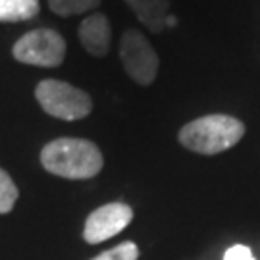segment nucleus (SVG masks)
<instances>
[{"instance_id": "f8f14e48", "label": "nucleus", "mask_w": 260, "mask_h": 260, "mask_svg": "<svg viewBox=\"0 0 260 260\" xmlns=\"http://www.w3.org/2000/svg\"><path fill=\"white\" fill-rule=\"evenodd\" d=\"M139 258V247L133 241H125L116 245L114 249L101 252L99 256H94L91 260H137Z\"/></svg>"}, {"instance_id": "f257e3e1", "label": "nucleus", "mask_w": 260, "mask_h": 260, "mask_svg": "<svg viewBox=\"0 0 260 260\" xmlns=\"http://www.w3.org/2000/svg\"><path fill=\"white\" fill-rule=\"evenodd\" d=\"M43 168L66 179H91L103 170V152L93 141L60 137L41 150Z\"/></svg>"}, {"instance_id": "20e7f679", "label": "nucleus", "mask_w": 260, "mask_h": 260, "mask_svg": "<svg viewBox=\"0 0 260 260\" xmlns=\"http://www.w3.org/2000/svg\"><path fill=\"white\" fill-rule=\"evenodd\" d=\"M12 54L21 64L56 68L66 58V41L54 29H33L14 45Z\"/></svg>"}, {"instance_id": "f03ea898", "label": "nucleus", "mask_w": 260, "mask_h": 260, "mask_svg": "<svg viewBox=\"0 0 260 260\" xmlns=\"http://www.w3.org/2000/svg\"><path fill=\"white\" fill-rule=\"evenodd\" d=\"M245 135V123L228 114H208L185 123L177 139L197 154H220L235 147Z\"/></svg>"}, {"instance_id": "9d476101", "label": "nucleus", "mask_w": 260, "mask_h": 260, "mask_svg": "<svg viewBox=\"0 0 260 260\" xmlns=\"http://www.w3.org/2000/svg\"><path fill=\"white\" fill-rule=\"evenodd\" d=\"M99 4H101V0H48L50 10L58 16H64V18L91 12Z\"/></svg>"}, {"instance_id": "0eeeda50", "label": "nucleus", "mask_w": 260, "mask_h": 260, "mask_svg": "<svg viewBox=\"0 0 260 260\" xmlns=\"http://www.w3.org/2000/svg\"><path fill=\"white\" fill-rule=\"evenodd\" d=\"M110 23L104 14H91L79 25V41L94 58H103L110 50Z\"/></svg>"}, {"instance_id": "4468645a", "label": "nucleus", "mask_w": 260, "mask_h": 260, "mask_svg": "<svg viewBox=\"0 0 260 260\" xmlns=\"http://www.w3.org/2000/svg\"><path fill=\"white\" fill-rule=\"evenodd\" d=\"M174 25H177L176 16H168V18H166V27H174Z\"/></svg>"}, {"instance_id": "6e6552de", "label": "nucleus", "mask_w": 260, "mask_h": 260, "mask_svg": "<svg viewBox=\"0 0 260 260\" xmlns=\"http://www.w3.org/2000/svg\"><path fill=\"white\" fill-rule=\"evenodd\" d=\"M141 23L152 33L166 29V18L170 16V0H125Z\"/></svg>"}, {"instance_id": "7ed1b4c3", "label": "nucleus", "mask_w": 260, "mask_h": 260, "mask_svg": "<svg viewBox=\"0 0 260 260\" xmlns=\"http://www.w3.org/2000/svg\"><path fill=\"white\" fill-rule=\"evenodd\" d=\"M35 99L48 116L58 120H83L93 110V101L89 94L58 79H43L35 87Z\"/></svg>"}, {"instance_id": "9b49d317", "label": "nucleus", "mask_w": 260, "mask_h": 260, "mask_svg": "<svg viewBox=\"0 0 260 260\" xmlns=\"http://www.w3.org/2000/svg\"><path fill=\"white\" fill-rule=\"evenodd\" d=\"M18 197L19 191L14 183V179L8 176V172H4L0 168V214H8L16 205Z\"/></svg>"}, {"instance_id": "39448f33", "label": "nucleus", "mask_w": 260, "mask_h": 260, "mask_svg": "<svg viewBox=\"0 0 260 260\" xmlns=\"http://www.w3.org/2000/svg\"><path fill=\"white\" fill-rule=\"evenodd\" d=\"M120 60L135 83L147 87L158 75L160 60H158L156 50L152 48L149 39L145 37L137 29H127L120 41Z\"/></svg>"}, {"instance_id": "423d86ee", "label": "nucleus", "mask_w": 260, "mask_h": 260, "mask_svg": "<svg viewBox=\"0 0 260 260\" xmlns=\"http://www.w3.org/2000/svg\"><path fill=\"white\" fill-rule=\"evenodd\" d=\"M133 220V210L125 203H108L89 214L83 228V239L91 245L112 239Z\"/></svg>"}, {"instance_id": "ddd939ff", "label": "nucleus", "mask_w": 260, "mask_h": 260, "mask_svg": "<svg viewBox=\"0 0 260 260\" xmlns=\"http://www.w3.org/2000/svg\"><path fill=\"white\" fill-rule=\"evenodd\" d=\"M223 260H256V258H254V252L247 245H233V247H230L225 251Z\"/></svg>"}, {"instance_id": "1a4fd4ad", "label": "nucleus", "mask_w": 260, "mask_h": 260, "mask_svg": "<svg viewBox=\"0 0 260 260\" xmlns=\"http://www.w3.org/2000/svg\"><path fill=\"white\" fill-rule=\"evenodd\" d=\"M39 0H0V21H27L39 14Z\"/></svg>"}]
</instances>
